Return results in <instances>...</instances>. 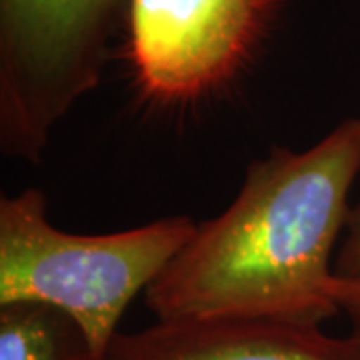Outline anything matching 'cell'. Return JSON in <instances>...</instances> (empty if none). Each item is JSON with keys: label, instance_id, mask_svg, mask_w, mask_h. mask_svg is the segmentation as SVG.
I'll return each instance as SVG.
<instances>
[{"label": "cell", "instance_id": "obj_1", "mask_svg": "<svg viewBox=\"0 0 360 360\" xmlns=\"http://www.w3.org/2000/svg\"><path fill=\"white\" fill-rule=\"evenodd\" d=\"M360 172V118L309 150L255 160L232 205L146 288L158 321L212 316L319 324L338 312L330 270Z\"/></svg>", "mask_w": 360, "mask_h": 360}, {"label": "cell", "instance_id": "obj_2", "mask_svg": "<svg viewBox=\"0 0 360 360\" xmlns=\"http://www.w3.org/2000/svg\"><path fill=\"white\" fill-rule=\"evenodd\" d=\"M198 224L172 217L112 234H70L46 219L37 188L0 198V304L40 300L70 312L98 360L130 300L146 290Z\"/></svg>", "mask_w": 360, "mask_h": 360}, {"label": "cell", "instance_id": "obj_3", "mask_svg": "<svg viewBox=\"0 0 360 360\" xmlns=\"http://www.w3.org/2000/svg\"><path fill=\"white\" fill-rule=\"evenodd\" d=\"M129 0H0V148L39 160L54 127L101 82Z\"/></svg>", "mask_w": 360, "mask_h": 360}, {"label": "cell", "instance_id": "obj_4", "mask_svg": "<svg viewBox=\"0 0 360 360\" xmlns=\"http://www.w3.org/2000/svg\"><path fill=\"white\" fill-rule=\"evenodd\" d=\"M274 0H129V54L155 101L186 103L222 86L262 34Z\"/></svg>", "mask_w": 360, "mask_h": 360}, {"label": "cell", "instance_id": "obj_5", "mask_svg": "<svg viewBox=\"0 0 360 360\" xmlns=\"http://www.w3.org/2000/svg\"><path fill=\"white\" fill-rule=\"evenodd\" d=\"M103 360H360V338L270 319L156 321L139 333H118Z\"/></svg>", "mask_w": 360, "mask_h": 360}, {"label": "cell", "instance_id": "obj_6", "mask_svg": "<svg viewBox=\"0 0 360 360\" xmlns=\"http://www.w3.org/2000/svg\"><path fill=\"white\" fill-rule=\"evenodd\" d=\"M0 360H98L84 326L40 300L0 304Z\"/></svg>", "mask_w": 360, "mask_h": 360}, {"label": "cell", "instance_id": "obj_7", "mask_svg": "<svg viewBox=\"0 0 360 360\" xmlns=\"http://www.w3.org/2000/svg\"><path fill=\"white\" fill-rule=\"evenodd\" d=\"M335 272L338 276L360 274V200L356 206H350L342 243L336 252Z\"/></svg>", "mask_w": 360, "mask_h": 360}, {"label": "cell", "instance_id": "obj_8", "mask_svg": "<svg viewBox=\"0 0 360 360\" xmlns=\"http://www.w3.org/2000/svg\"><path fill=\"white\" fill-rule=\"evenodd\" d=\"M333 296L338 310H342L352 324V335L360 338V274L338 276L333 281Z\"/></svg>", "mask_w": 360, "mask_h": 360}]
</instances>
